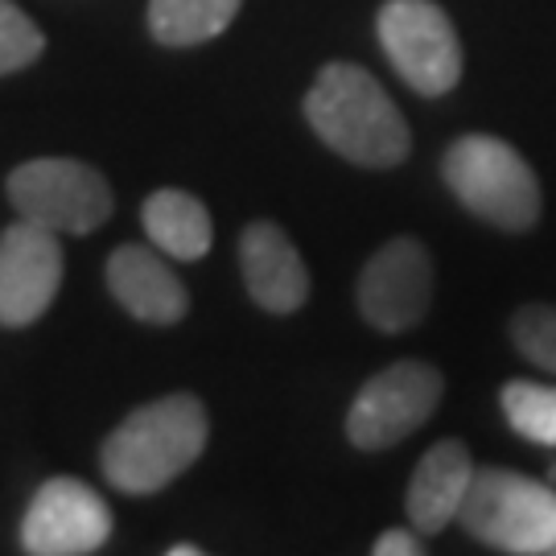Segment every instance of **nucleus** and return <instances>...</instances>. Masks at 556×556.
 <instances>
[{
    "mask_svg": "<svg viewBox=\"0 0 556 556\" xmlns=\"http://www.w3.org/2000/svg\"><path fill=\"white\" fill-rule=\"evenodd\" d=\"M301 112L326 149L363 169H392L413 149L408 119L400 116L376 75L355 62L321 66L314 87L305 91Z\"/></svg>",
    "mask_w": 556,
    "mask_h": 556,
    "instance_id": "f257e3e1",
    "label": "nucleus"
},
{
    "mask_svg": "<svg viewBox=\"0 0 556 556\" xmlns=\"http://www.w3.org/2000/svg\"><path fill=\"white\" fill-rule=\"evenodd\" d=\"M211 420L199 396L178 392L140 404L108 433L100 466L108 482L124 495H157L186 475L206 450Z\"/></svg>",
    "mask_w": 556,
    "mask_h": 556,
    "instance_id": "f03ea898",
    "label": "nucleus"
},
{
    "mask_svg": "<svg viewBox=\"0 0 556 556\" xmlns=\"http://www.w3.org/2000/svg\"><path fill=\"white\" fill-rule=\"evenodd\" d=\"M441 178L470 215L511 236L532 231L544 211L532 165L519 157L516 144L486 132L457 137L441 157Z\"/></svg>",
    "mask_w": 556,
    "mask_h": 556,
    "instance_id": "7ed1b4c3",
    "label": "nucleus"
},
{
    "mask_svg": "<svg viewBox=\"0 0 556 556\" xmlns=\"http://www.w3.org/2000/svg\"><path fill=\"white\" fill-rule=\"evenodd\" d=\"M457 523L486 548L511 556L556 553V482H540L507 466L478 470Z\"/></svg>",
    "mask_w": 556,
    "mask_h": 556,
    "instance_id": "20e7f679",
    "label": "nucleus"
},
{
    "mask_svg": "<svg viewBox=\"0 0 556 556\" xmlns=\"http://www.w3.org/2000/svg\"><path fill=\"white\" fill-rule=\"evenodd\" d=\"M9 202L17 219L54 236H91L112 219L116 199L96 165L75 157H34L9 174Z\"/></svg>",
    "mask_w": 556,
    "mask_h": 556,
    "instance_id": "39448f33",
    "label": "nucleus"
},
{
    "mask_svg": "<svg viewBox=\"0 0 556 556\" xmlns=\"http://www.w3.org/2000/svg\"><path fill=\"white\" fill-rule=\"evenodd\" d=\"M376 34L396 75L417 96L438 100L462 79V41L438 0H388L376 17Z\"/></svg>",
    "mask_w": 556,
    "mask_h": 556,
    "instance_id": "423d86ee",
    "label": "nucleus"
},
{
    "mask_svg": "<svg viewBox=\"0 0 556 556\" xmlns=\"http://www.w3.org/2000/svg\"><path fill=\"white\" fill-rule=\"evenodd\" d=\"M441 396H445V376L433 363L400 358L358 388L355 404L346 413V438L367 454L400 445L438 413Z\"/></svg>",
    "mask_w": 556,
    "mask_h": 556,
    "instance_id": "0eeeda50",
    "label": "nucleus"
},
{
    "mask_svg": "<svg viewBox=\"0 0 556 556\" xmlns=\"http://www.w3.org/2000/svg\"><path fill=\"white\" fill-rule=\"evenodd\" d=\"M358 314L379 334H404L425 321L433 305V256L413 236L379 243L358 273Z\"/></svg>",
    "mask_w": 556,
    "mask_h": 556,
    "instance_id": "6e6552de",
    "label": "nucleus"
},
{
    "mask_svg": "<svg viewBox=\"0 0 556 556\" xmlns=\"http://www.w3.org/2000/svg\"><path fill=\"white\" fill-rule=\"evenodd\" d=\"M112 536V507L79 478L41 482L21 519V548L29 556H87Z\"/></svg>",
    "mask_w": 556,
    "mask_h": 556,
    "instance_id": "1a4fd4ad",
    "label": "nucleus"
},
{
    "mask_svg": "<svg viewBox=\"0 0 556 556\" xmlns=\"http://www.w3.org/2000/svg\"><path fill=\"white\" fill-rule=\"evenodd\" d=\"M62 289L59 236L38 223L17 219L0 231V326L21 330L54 305Z\"/></svg>",
    "mask_w": 556,
    "mask_h": 556,
    "instance_id": "9d476101",
    "label": "nucleus"
},
{
    "mask_svg": "<svg viewBox=\"0 0 556 556\" xmlns=\"http://www.w3.org/2000/svg\"><path fill=\"white\" fill-rule=\"evenodd\" d=\"M239 273L243 289L268 314H298L309 301V268L293 239L277 223L256 219L239 236Z\"/></svg>",
    "mask_w": 556,
    "mask_h": 556,
    "instance_id": "9b49d317",
    "label": "nucleus"
},
{
    "mask_svg": "<svg viewBox=\"0 0 556 556\" xmlns=\"http://www.w3.org/2000/svg\"><path fill=\"white\" fill-rule=\"evenodd\" d=\"M165 252L144 243H119L108 256V293L149 326H178L190 314V293L165 264Z\"/></svg>",
    "mask_w": 556,
    "mask_h": 556,
    "instance_id": "f8f14e48",
    "label": "nucleus"
},
{
    "mask_svg": "<svg viewBox=\"0 0 556 556\" xmlns=\"http://www.w3.org/2000/svg\"><path fill=\"white\" fill-rule=\"evenodd\" d=\"M475 475V457L462 441H438L429 454L420 457L417 470H413V482H408V503H404L408 523L417 528L420 536H433L450 519H457L462 503L470 495Z\"/></svg>",
    "mask_w": 556,
    "mask_h": 556,
    "instance_id": "ddd939ff",
    "label": "nucleus"
},
{
    "mask_svg": "<svg viewBox=\"0 0 556 556\" xmlns=\"http://www.w3.org/2000/svg\"><path fill=\"white\" fill-rule=\"evenodd\" d=\"M140 223H144V236L153 239V248L165 252L169 260H202L215 243V223L211 211L202 206L194 194L186 190H153L144 206H140Z\"/></svg>",
    "mask_w": 556,
    "mask_h": 556,
    "instance_id": "4468645a",
    "label": "nucleus"
},
{
    "mask_svg": "<svg viewBox=\"0 0 556 556\" xmlns=\"http://www.w3.org/2000/svg\"><path fill=\"white\" fill-rule=\"evenodd\" d=\"M243 0H149V34L161 46H202L236 21Z\"/></svg>",
    "mask_w": 556,
    "mask_h": 556,
    "instance_id": "2eb2a0df",
    "label": "nucleus"
},
{
    "mask_svg": "<svg viewBox=\"0 0 556 556\" xmlns=\"http://www.w3.org/2000/svg\"><path fill=\"white\" fill-rule=\"evenodd\" d=\"M498 408L507 425L532 445H553L556 450V388L553 383H532V379H511L498 392Z\"/></svg>",
    "mask_w": 556,
    "mask_h": 556,
    "instance_id": "dca6fc26",
    "label": "nucleus"
},
{
    "mask_svg": "<svg viewBox=\"0 0 556 556\" xmlns=\"http://www.w3.org/2000/svg\"><path fill=\"white\" fill-rule=\"evenodd\" d=\"M41 50H46V38L29 21V13H21L13 0H0V79L34 66Z\"/></svg>",
    "mask_w": 556,
    "mask_h": 556,
    "instance_id": "f3484780",
    "label": "nucleus"
},
{
    "mask_svg": "<svg viewBox=\"0 0 556 556\" xmlns=\"http://www.w3.org/2000/svg\"><path fill=\"white\" fill-rule=\"evenodd\" d=\"M511 342L532 367L556 376V305H523L511 318Z\"/></svg>",
    "mask_w": 556,
    "mask_h": 556,
    "instance_id": "a211bd4d",
    "label": "nucleus"
},
{
    "mask_svg": "<svg viewBox=\"0 0 556 556\" xmlns=\"http://www.w3.org/2000/svg\"><path fill=\"white\" fill-rule=\"evenodd\" d=\"M376 556H420L425 553V540H420V532L413 528V532H404V528H392V532H383V536L376 540V548H371Z\"/></svg>",
    "mask_w": 556,
    "mask_h": 556,
    "instance_id": "6ab92c4d",
    "label": "nucleus"
},
{
    "mask_svg": "<svg viewBox=\"0 0 556 556\" xmlns=\"http://www.w3.org/2000/svg\"><path fill=\"white\" fill-rule=\"evenodd\" d=\"M202 548H194V544H174V548H169V556H199Z\"/></svg>",
    "mask_w": 556,
    "mask_h": 556,
    "instance_id": "aec40b11",
    "label": "nucleus"
},
{
    "mask_svg": "<svg viewBox=\"0 0 556 556\" xmlns=\"http://www.w3.org/2000/svg\"><path fill=\"white\" fill-rule=\"evenodd\" d=\"M548 482H556V462L548 466Z\"/></svg>",
    "mask_w": 556,
    "mask_h": 556,
    "instance_id": "412c9836",
    "label": "nucleus"
},
{
    "mask_svg": "<svg viewBox=\"0 0 556 556\" xmlns=\"http://www.w3.org/2000/svg\"><path fill=\"white\" fill-rule=\"evenodd\" d=\"M553 556H556V553H553Z\"/></svg>",
    "mask_w": 556,
    "mask_h": 556,
    "instance_id": "4be33fe9",
    "label": "nucleus"
}]
</instances>
